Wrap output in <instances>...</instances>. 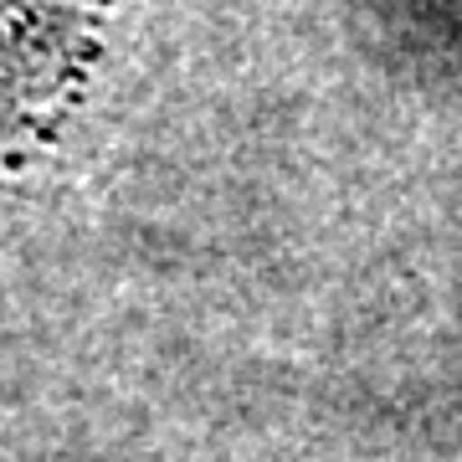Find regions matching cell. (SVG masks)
Listing matches in <instances>:
<instances>
[{"label": "cell", "mask_w": 462, "mask_h": 462, "mask_svg": "<svg viewBox=\"0 0 462 462\" xmlns=\"http://www.w3.org/2000/svg\"><path fill=\"white\" fill-rule=\"evenodd\" d=\"M98 16L103 0H0V165L67 108Z\"/></svg>", "instance_id": "1"}]
</instances>
